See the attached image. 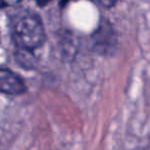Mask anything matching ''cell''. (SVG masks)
<instances>
[{
	"label": "cell",
	"instance_id": "cell-2",
	"mask_svg": "<svg viewBox=\"0 0 150 150\" xmlns=\"http://www.w3.org/2000/svg\"><path fill=\"white\" fill-rule=\"evenodd\" d=\"M23 79L9 69H0V92L8 95H21L26 92Z\"/></svg>",
	"mask_w": 150,
	"mask_h": 150
},
{
	"label": "cell",
	"instance_id": "cell-5",
	"mask_svg": "<svg viewBox=\"0 0 150 150\" xmlns=\"http://www.w3.org/2000/svg\"><path fill=\"white\" fill-rule=\"evenodd\" d=\"M36 1H37V3L39 4V5L44 6V5H46V4L50 1V0H36Z\"/></svg>",
	"mask_w": 150,
	"mask_h": 150
},
{
	"label": "cell",
	"instance_id": "cell-1",
	"mask_svg": "<svg viewBox=\"0 0 150 150\" xmlns=\"http://www.w3.org/2000/svg\"><path fill=\"white\" fill-rule=\"evenodd\" d=\"M12 37L16 44L24 51H32L45 41V30L42 21L30 10H22L11 20Z\"/></svg>",
	"mask_w": 150,
	"mask_h": 150
},
{
	"label": "cell",
	"instance_id": "cell-4",
	"mask_svg": "<svg viewBox=\"0 0 150 150\" xmlns=\"http://www.w3.org/2000/svg\"><path fill=\"white\" fill-rule=\"evenodd\" d=\"M96 1L104 7H111V6H113L117 0H96Z\"/></svg>",
	"mask_w": 150,
	"mask_h": 150
},
{
	"label": "cell",
	"instance_id": "cell-3",
	"mask_svg": "<svg viewBox=\"0 0 150 150\" xmlns=\"http://www.w3.org/2000/svg\"><path fill=\"white\" fill-rule=\"evenodd\" d=\"M21 0H0V8L8 7V6H14L18 4Z\"/></svg>",
	"mask_w": 150,
	"mask_h": 150
}]
</instances>
